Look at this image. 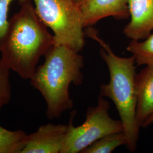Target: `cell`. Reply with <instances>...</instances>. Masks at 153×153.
Returning a JSON list of instances; mask_svg holds the SVG:
<instances>
[{
  "mask_svg": "<svg viewBox=\"0 0 153 153\" xmlns=\"http://www.w3.org/2000/svg\"><path fill=\"white\" fill-rule=\"evenodd\" d=\"M75 1H76V2H77L78 4H80V3L82 2L83 0H75Z\"/></svg>",
  "mask_w": 153,
  "mask_h": 153,
  "instance_id": "16",
  "label": "cell"
},
{
  "mask_svg": "<svg viewBox=\"0 0 153 153\" xmlns=\"http://www.w3.org/2000/svg\"><path fill=\"white\" fill-rule=\"evenodd\" d=\"M109 102L100 95L97 105L88 108L86 119L81 126H74V115H72L61 153H82L99 139L124 131L120 120H115L109 116Z\"/></svg>",
  "mask_w": 153,
  "mask_h": 153,
  "instance_id": "5",
  "label": "cell"
},
{
  "mask_svg": "<svg viewBox=\"0 0 153 153\" xmlns=\"http://www.w3.org/2000/svg\"><path fill=\"white\" fill-rule=\"evenodd\" d=\"M68 124L48 123L27 134L21 153H61Z\"/></svg>",
  "mask_w": 153,
  "mask_h": 153,
  "instance_id": "6",
  "label": "cell"
},
{
  "mask_svg": "<svg viewBox=\"0 0 153 153\" xmlns=\"http://www.w3.org/2000/svg\"><path fill=\"white\" fill-rule=\"evenodd\" d=\"M44 56V63L36 68L30 82L44 98L47 115L52 120L73 107L69 87L82 84L84 60L79 52L61 45H53Z\"/></svg>",
  "mask_w": 153,
  "mask_h": 153,
  "instance_id": "2",
  "label": "cell"
},
{
  "mask_svg": "<svg viewBox=\"0 0 153 153\" xmlns=\"http://www.w3.org/2000/svg\"><path fill=\"white\" fill-rule=\"evenodd\" d=\"M85 34L102 47L100 54L108 66L109 81L108 83L101 85L100 95L108 98L114 103L127 138L126 146L131 152H134L137 149L140 129L136 119L135 58L133 55L121 57L115 55L109 45L99 36L98 32L93 27H88Z\"/></svg>",
  "mask_w": 153,
  "mask_h": 153,
  "instance_id": "3",
  "label": "cell"
},
{
  "mask_svg": "<svg viewBox=\"0 0 153 153\" xmlns=\"http://www.w3.org/2000/svg\"><path fill=\"white\" fill-rule=\"evenodd\" d=\"M79 5L83 14L85 28L109 16L118 20L130 16L128 0H83Z\"/></svg>",
  "mask_w": 153,
  "mask_h": 153,
  "instance_id": "7",
  "label": "cell"
},
{
  "mask_svg": "<svg viewBox=\"0 0 153 153\" xmlns=\"http://www.w3.org/2000/svg\"><path fill=\"white\" fill-rule=\"evenodd\" d=\"M36 12L53 33L54 45L79 52L85 43L84 17L75 0H32Z\"/></svg>",
  "mask_w": 153,
  "mask_h": 153,
  "instance_id": "4",
  "label": "cell"
},
{
  "mask_svg": "<svg viewBox=\"0 0 153 153\" xmlns=\"http://www.w3.org/2000/svg\"><path fill=\"white\" fill-rule=\"evenodd\" d=\"M27 135L21 130L10 131L0 125V153H21Z\"/></svg>",
  "mask_w": 153,
  "mask_h": 153,
  "instance_id": "11",
  "label": "cell"
},
{
  "mask_svg": "<svg viewBox=\"0 0 153 153\" xmlns=\"http://www.w3.org/2000/svg\"><path fill=\"white\" fill-rule=\"evenodd\" d=\"M10 71L0 57V111L9 103L11 99Z\"/></svg>",
  "mask_w": 153,
  "mask_h": 153,
  "instance_id": "13",
  "label": "cell"
},
{
  "mask_svg": "<svg viewBox=\"0 0 153 153\" xmlns=\"http://www.w3.org/2000/svg\"><path fill=\"white\" fill-rule=\"evenodd\" d=\"M153 124V114L150 116L143 123L142 127H147L148 126H150Z\"/></svg>",
  "mask_w": 153,
  "mask_h": 153,
  "instance_id": "15",
  "label": "cell"
},
{
  "mask_svg": "<svg viewBox=\"0 0 153 153\" xmlns=\"http://www.w3.org/2000/svg\"><path fill=\"white\" fill-rule=\"evenodd\" d=\"M16 0H0V45L5 36L9 23V13L11 4ZM28 0H18L19 4Z\"/></svg>",
  "mask_w": 153,
  "mask_h": 153,
  "instance_id": "14",
  "label": "cell"
},
{
  "mask_svg": "<svg viewBox=\"0 0 153 153\" xmlns=\"http://www.w3.org/2000/svg\"><path fill=\"white\" fill-rule=\"evenodd\" d=\"M131 21L123 33L131 40H143L153 30V0H128Z\"/></svg>",
  "mask_w": 153,
  "mask_h": 153,
  "instance_id": "8",
  "label": "cell"
},
{
  "mask_svg": "<svg viewBox=\"0 0 153 153\" xmlns=\"http://www.w3.org/2000/svg\"><path fill=\"white\" fill-rule=\"evenodd\" d=\"M136 119L140 128L153 114V65L146 66L136 74Z\"/></svg>",
  "mask_w": 153,
  "mask_h": 153,
  "instance_id": "9",
  "label": "cell"
},
{
  "mask_svg": "<svg viewBox=\"0 0 153 153\" xmlns=\"http://www.w3.org/2000/svg\"><path fill=\"white\" fill-rule=\"evenodd\" d=\"M19 5V10L9 19L0 45V57L10 71L24 79H30L40 57L47 53L55 42L38 16L33 1Z\"/></svg>",
  "mask_w": 153,
  "mask_h": 153,
  "instance_id": "1",
  "label": "cell"
},
{
  "mask_svg": "<svg viewBox=\"0 0 153 153\" xmlns=\"http://www.w3.org/2000/svg\"><path fill=\"white\" fill-rule=\"evenodd\" d=\"M126 49L134 57L137 66L153 65V33L143 42L131 40Z\"/></svg>",
  "mask_w": 153,
  "mask_h": 153,
  "instance_id": "10",
  "label": "cell"
},
{
  "mask_svg": "<svg viewBox=\"0 0 153 153\" xmlns=\"http://www.w3.org/2000/svg\"><path fill=\"white\" fill-rule=\"evenodd\" d=\"M127 138L124 131L109 134L94 142L82 153H110L116 148L126 145Z\"/></svg>",
  "mask_w": 153,
  "mask_h": 153,
  "instance_id": "12",
  "label": "cell"
}]
</instances>
